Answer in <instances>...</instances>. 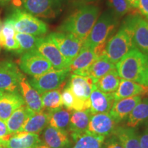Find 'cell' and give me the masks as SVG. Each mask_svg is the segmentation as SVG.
Here are the masks:
<instances>
[{
    "label": "cell",
    "mask_w": 148,
    "mask_h": 148,
    "mask_svg": "<svg viewBox=\"0 0 148 148\" xmlns=\"http://www.w3.org/2000/svg\"><path fill=\"white\" fill-rule=\"evenodd\" d=\"M118 124L109 112L94 114L90 116L87 132L106 137L114 132Z\"/></svg>",
    "instance_id": "obj_13"
},
{
    "label": "cell",
    "mask_w": 148,
    "mask_h": 148,
    "mask_svg": "<svg viewBox=\"0 0 148 148\" xmlns=\"http://www.w3.org/2000/svg\"><path fill=\"white\" fill-rule=\"evenodd\" d=\"M66 86L70 88L76 99L84 106L85 110L90 107V96L95 83L88 76L71 73Z\"/></svg>",
    "instance_id": "obj_11"
},
{
    "label": "cell",
    "mask_w": 148,
    "mask_h": 148,
    "mask_svg": "<svg viewBox=\"0 0 148 148\" xmlns=\"http://www.w3.org/2000/svg\"><path fill=\"white\" fill-rule=\"evenodd\" d=\"M15 62L0 61V90L3 92L20 91V81L23 76Z\"/></svg>",
    "instance_id": "obj_9"
},
{
    "label": "cell",
    "mask_w": 148,
    "mask_h": 148,
    "mask_svg": "<svg viewBox=\"0 0 148 148\" xmlns=\"http://www.w3.org/2000/svg\"><path fill=\"white\" fill-rule=\"evenodd\" d=\"M48 37L58 48L69 64L78 54L84 43L73 35L59 31L51 33Z\"/></svg>",
    "instance_id": "obj_10"
},
{
    "label": "cell",
    "mask_w": 148,
    "mask_h": 148,
    "mask_svg": "<svg viewBox=\"0 0 148 148\" xmlns=\"http://www.w3.org/2000/svg\"><path fill=\"white\" fill-rule=\"evenodd\" d=\"M7 18L13 23L16 32L38 37L43 36L48 32L45 22L22 9H14Z\"/></svg>",
    "instance_id": "obj_5"
},
{
    "label": "cell",
    "mask_w": 148,
    "mask_h": 148,
    "mask_svg": "<svg viewBox=\"0 0 148 148\" xmlns=\"http://www.w3.org/2000/svg\"><path fill=\"white\" fill-rule=\"evenodd\" d=\"M70 74L69 69H53L40 76L30 77L27 80L32 87L41 95L49 90L62 89Z\"/></svg>",
    "instance_id": "obj_6"
},
{
    "label": "cell",
    "mask_w": 148,
    "mask_h": 148,
    "mask_svg": "<svg viewBox=\"0 0 148 148\" xmlns=\"http://www.w3.org/2000/svg\"><path fill=\"white\" fill-rule=\"evenodd\" d=\"M138 9L140 15L148 20V0H139Z\"/></svg>",
    "instance_id": "obj_38"
},
{
    "label": "cell",
    "mask_w": 148,
    "mask_h": 148,
    "mask_svg": "<svg viewBox=\"0 0 148 148\" xmlns=\"http://www.w3.org/2000/svg\"><path fill=\"white\" fill-rule=\"evenodd\" d=\"M132 41L134 48L148 56V20L141 15L135 24Z\"/></svg>",
    "instance_id": "obj_22"
},
{
    "label": "cell",
    "mask_w": 148,
    "mask_h": 148,
    "mask_svg": "<svg viewBox=\"0 0 148 148\" xmlns=\"http://www.w3.org/2000/svg\"><path fill=\"white\" fill-rule=\"evenodd\" d=\"M71 2L75 3L76 5L78 4H84V3H95L97 0H70Z\"/></svg>",
    "instance_id": "obj_40"
},
{
    "label": "cell",
    "mask_w": 148,
    "mask_h": 148,
    "mask_svg": "<svg viewBox=\"0 0 148 148\" xmlns=\"http://www.w3.org/2000/svg\"><path fill=\"white\" fill-rule=\"evenodd\" d=\"M114 69H116L115 64L110 61L106 55L101 56L94 61L86 72V76L90 77L95 84L99 78Z\"/></svg>",
    "instance_id": "obj_27"
},
{
    "label": "cell",
    "mask_w": 148,
    "mask_h": 148,
    "mask_svg": "<svg viewBox=\"0 0 148 148\" xmlns=\"http://www.w3.org/2000/svg\"><path fill=\"white\" fill-rule=\"evenodd\" d=\"M34 114L25 105L19 107L11 114L7 120L6 124L8 131L12 135L20 132L31 116Z\"/></svg>",
    "instance_id": "obj_25"
},
{
    "label": "cell",
    "mask_w": 148,
    "mask_h": 148,
    "mask_svg": "<svg viewBox=\"0 0 148 148\" xmlns=\"http://www.w3.org/2000/svg\"><path fill=\"white\" fill-rule=\"evenodd\" d=\"M136 95H148V86L122 78L120 80L119 87L113 92L114 101Z\"/></svg>",
    "instance_id": "obj_21"
},
{
    "label": "cell",
    "mask_w": 148,
    "mask_h": 148,
    "mask_svg": "<svg viewBox=\"0 0 148 148\" xmlns=\"http://www.w3.org/2000/svg\"><path fill=\"white\" fill-rule=\"evenodd\" d=\"M25 105L20 91L4 92L0 97V119L6 122L16 109Z\"/></svg>",
    "instance_id": "obj_18"
},
{
    "label": "cell",
    "mask_w": 148,
    "mask_h": 148,
    "mask_svg": "<svg viewBox=\"0 0 148 148\" xmlns=\"http://www.w3.org/2000/svg\"><path fill=\"white\" fill-rule=\"evenodd\" d=\"M49 125V114L47 110L34 113L27 120L21 132L38 134Z\"/></svg>",
    "instance_id": "obj_29"
},
{
    "label": "cell",
    "mask_w": 148,
    "mask_h": 148,
    "mask_svg": "<svg viewBox=\"0 0 148 148\" xmlns=\"http://www.w3.org/2000/svg\"><path fill=\"white\" fill-rule=\"evenodd\" d=\"M15 38L20 47L18 54H22L24 52L36 49L39 37L25 34V33L16 32Z\"/></svg>",
    "instance_id": "obj_33"
},
{
    "label": "cell",
    "mask_w": 148,
    "mask_h": 148,
    "mask_svg": "<svg viewBox=\"0 0 148 148\" xmlns=\"http://www.w3.org/2000/svg\"><path fill=\"white\" fill-rule=\"evenodd\" d=\"M113 93L103 92L96 88L95 85L90 96L89 110L91 114L108 113L114 103Z\"/></svg>",
    "instance_id": "obj_16"
},
{
    "label": "cell",
    "mask_w": 148,
    "mask_h": 148,
    "mask_svg": "<svg viewBox=\"0 0 148 148\" xmlns=\"http://www.w3.org/2000/svg\"><path fill=\"white\" fill-rule=\"evenodd\" d=\"M23 8L36 17L53 18L60 14L65 0H21Z\"/></svg>",
    "instance_id": "obj_8"
},
{
    "label": "cell",
    "mask_w": 148,
    "mask_h": 148,
    "mask_svg": "<svg viewBox=\"0 0 148 148\" xmlns=\"http://www.w3.org/2000/svg\"><path fill=\"white\" fill-rule=\"evenodd\" d=\"M1 25H2V23H1V20H0V32H1ZM1 46H0V51H1Z\"/></svg>",
    "instance_id": "obj_45"
},
{
    "label": "cell",
    "mask_w": 148,
    "mask_h": 148,
    "mask_svg": "<svg viewBox=\"0 0 148 148\" xmlns=\"http://www.w3.org/2000/svg\"><path fill=\"white\" fill-rule=\"evenodd\" d=\"M61 99L62 106L65 107L67 110L71 111L85 110L84 106L75 98V95L67 86H66L61 92Z\"/></svg>",
    "instance_id": "obj_34"
},
{
    "label": "cell",
    "mask_w": 148,
    "mask_h": 148,
    "mask_svg": "<svg viewBox=\"0 0 148 148\" xmlns=\"http://www.w3.org/2000/svg\"><path fill=\"white\" fill-rule=\"evenodd\" d=\"M105 138L86 132L76 138L72 148H101Z\"/></svg>",
    "instance_id": "obj_31"
},
{
    "label": "cell",
    "mask_w": 148,
    "mask_h": 148,
    "mask_svg": "<svg viewBox=\"0 0 148 148\" xmlns=\"http://www.w3.org/2000/svg\"><path fill=\"white\" fill-rule=\"evenodd\" d=\"M18 64L20 69L31 77L40 76L54 69L50 62L36 49L22 53Z\"/></svg>",
    "instance_id": "obj_7"
},
{
    "label": "cell",
    "mask_w": 148,
    "mask_h": 148,
    "mask_svg": "<svg viewBox=\"0 0 148 148\" xmlns=\"http://www.w3.org/2000/svg\"><path fill=\"white\" fill-rule=\"evenodd\" d=\"M126 126L136 128L140 125H148V95L134 107L125 119Z\"/></svg>",
    "instance_id": "obj_23"
},
{
    "label": "cell",
    "mask_w": 148,
    "mask_h": 148,
    "mask_svg": "<svg viewBox=\"0 0 148 148\" xmlns=\"http://www.w3.org/2000/svg\"><path fill=\"white\" fill-rule=\"evenodd\" d=\"M108 3L110 10L118 18L136 10L130 6L127 0H108Z\"/></svg>",
    "instance_id": "obj_35"
},
{
    "label": "cell",
    "mask_w": 148,
    "mask_h": 148,
    "mask_svg": "<svg viewBox=\"0 0 148 148\" xmlns=\"http://www.w3.org/2000/svg\"><path fill=\"white\" fill-rule=\"evenodd\" d=\"M36 148H50V147H47V146H46V145H40L39 146H38V147H37Z\"/></svg>",
    "instance_id": "obj_44"
},
{
    "label": "cell",
    "mask_w": 148,
    "mask_h": 148,
    "mask_svg": "<svg viewBox=\"0 0 148 148\" xmlns=\"http://www.w3.org/2000/svg\"><path fill=\"white\" fill-rule=\"evenodd\" d=\"M89 109L84 110H73L68 129V133L73 141L78 136L87 132L88 126L91 116Z\"/></svg>",
    "instance_id": "obj_17"
},
{
    "label": "cell",
    "mask_w": 148,
    "mask_h": 148,
    "mask_svg": "<svg viewBox=\"0 0 148 148\" xmlns=\"http://www.w3.org/2000/svg\"><path fill=\"white\" fill-rule=\"evenodd\" d=\"M114 134L123 148H140V134L136 128L127 126H117Z\"/></svg>",
    "instance_id": "obj_26"
},
{
    "label": "cell",
    "mask_w": 148,
    "mask_h": 148,
    "mask_svg": "<svg viewBox=\"0 0 148 148\" xmlns=\"http://www.w3.org/2000/svg\"><path fill=\"white\" fill-rule=\"evenodd\" d=\"M127 1H128L129 4L130 5V6L132 7L133 9H134V10L138 9L139 0H127Z\"/></svg>",
    "instance_id": "obj_41"
},
{
    "label": "cell",
    "mask_w": 148,
    "mask_h": 148,
    "mask_svg": "<svg viewBox=\"0 0 148 148\" xmlns=\"http://www.w3.org/2000/svg\"><path fill=\"white\" fill-rule=\"evenodd\" d=\"M36 49L50 62L54 69H69V63L48 36L39 37Z\"/></svg>",
    "instance_id": "obj_12"
},
{
    "label": "cell",
    "mask_w": 148,
    "mask_h": 148,
    "mask_svg": "<svg viewBox=\"0 0 148 148\" xmlns=\"http://www.w3.org/2000/svg\"><path fill=\"white\" fill-rule=\"evenodd\" d=\"M136 10L127 14L115 34L106 43L105 55L115 65L134 48L132 41L134 29L140 15Z\"/></svg>",
    "instance_id": "obj_2"
},
{
    "label": "cell",
    "mask_w": 148,
    "mask_h": 148,
    "mask_svg": "<svg viewBox=\"0 0 148 148\" xmlns=\"http://www.w3.org/2000/svg\"><path fill=\"white\" fill-rule=\"evenodd\" d=\"M121 77L114 69L99 78L95 82L96 88L106 93H113L116 90L120 83Z\"/></svg>",
    "instance_id": "obj_30"
},
{
    "label": "cell",
    "mask_w": 148,
    "mask_h": 148,
    "mask_svg": "<svg viewBox=\"0 0 148 148\" xmlns=\"http://www.w3.org/2000/svg\"><path fill=\"white\" fill-rule=\"evenodd\" d=\"M20 91L23 96L25 104L34 113L44 110L40 94L32 87L25 75L20 81Z\"/></svg>",
    "instance_id": "obj_20"
},
{
    "label": "cell",
    "mask_w": 148,
    "mask_h": 148,
    "mask_svg": "<svg viewBox=\"0 0 148 148\" xmlns=\"http://www.w3.org/2000/svg\"><path fill=\"white\" fill-rule=\"evenodd\" d=\"M143 97L144 96L136 95L115 101L109 114L118 123H119L126 119L134 107L142 100Z\"/></svg>",
    "instance_id": "obj_19"
},
{
    "label": "cell",
    "mask_w": 148,
    "mask_h": 148,
    "mask_svg": "<svg viewBox=\"0 0 148 148\" xmlns=\"http://www.w3.org/2000/svg\"><path fill=\"white\" fill-rule=\"evenodd\" d=\"M119 19L110 10L105 11L98 17L83 45L92 49L106 47L107 42L117 30Z\"/></svg>",
    "instance_id": "obj_4"
},
{
    "label": "cell",
    "mask_w": 148,
    "mask_h": 148,
    "mask_svg": "<svg viewBox=\"0 0 148 148\" xmlns=\"http://www.w3.org/2000/svg\"><path fill=\"white\" fill-rule=\"evenodd\" d=\"M73 139L69 134L48 125L42 133V141L50 148H70L73 145Z\"/></svg>",
    "instance_id": "obj_15"
},
{
    "label": "cell",
    "mask_w": 148,
    "mask_h": 148,
    "mask_svg": "<svg viewBox=\"0 0 148 148\" xmlns=\"http://www.w3.org/2000/svg\"><path fill=\"white\" fill-rule=\"evenodd\" d=\"M100 15V8L92 3L78 4L58 27L59 32L73 35L84 42Z\"/></svg>",
    "instance_id": "obj_1"
},
{
    "label": "cell",
    "mask_w": 148,
    "mask_h": 148,
    "mask_svg": "<svg viewBox=\"0 0 148 148\" xmlns=\"http://www.w3.org/2000/svg\"><path fill=\"white\" fill-rule=\"evenodd\" d=\"M0 148H5V144L0 140Z\"/></svg>",
    "instance_id": "obj_43"
},
{
    "label": "cell",
    "mask_w": 148,
    "mask_h": 148,
    "mask_svg": "<svg viewBox=\"0 0 148 148\" xmlns=\"http://www.w3.org/2000/svg\"><path fill=\"white\" fill-rule=\"evenodd\" d=\"M62 89H57L47 91L41 94L42 103L44 109L50 110L62 107L61 92Z\"/></svg>",
    "instance_id": "obj_32"
},
{
    "label": "cell",
    "mask_w": 148,
    "mask_h": 148,
    "mask_svg": "<svg viewBox=\"0 0 148 148\" xmlns=\"http://www.w3.org/2000/svg\"><path fill=\"white\" fill-rule=\"evenodd\" d=\"M101 148H123V145L114 134L105 138Z\"/></svg>",
    "instance_id": "obj_36"
},
{
    "label": "cell",
    "mask_w": 148,
    "mask_h": 148,
    "mask_svg": "<svg viewBox=\"0 0 148 148\" xmlns=\"http://www.w3.org/2000/svg\"><path fill=\"white\" fill-rule=\"evenodd\" d=\"M49 114V125L60 130L68 132L72 111L62 107L47 110Z\"/></svg>",
    "instance_id": "obj_28"
},
{
    "label": "cell",
    "mask_w": 148,
    "mask_h": 148,
    "mask_svg": "<svg viewBox=\"0 0 148 148\" xmlns=\"http://www.w3.org/2000/svg\"><path fill=\"white\" fill-rule=\"evenodd\" d=\"M139 137L140 148H148V125H146Z\"/></svg>",
    "instance_id": "obj_39"
},
{
    "label": "cell",
    "mask_w": 148,
    "mask_h": 148,
    "mask_svg": "<svg viewBox=\"0 0 148 148\" xmlns=\"http://www.w3.org/2000/svg\"><path fill=\"white\" fill-rule=\"evenodd\" d=\"M3 93H4V92H3L2 91H1V90H0V97H1V96L3 95Z\"/></svg>",
    "instance_id": "obj_46"
},
{
    "label": "cell",
    "mask_w": 148,
    "mask_h": 148,
    "mask_svg": "<svg viewBox=\"0 0 148 148\" xmlns=\"http://www.w3.org/2000/svg\"><path fill=\"white\" fill-rule=\"evenodd\" d=\"M11 136H12V134L8 131L5 122L0 119V140L5 144Z\"/></svg>",
    "instance_id": "obj_37"
},
{
    "label": "cell",
    "mask_w": 148,
    "mask_h": 148,
    "mask_svg": "<svg viewBox=\"0 0 148 148\" xmlns=\"http://www.w3.org/2000/svg\"><path fill=\"white\" fill-rule=\"evenodd\" d=\"M10 0H0V5H3L5 3H7L8 1H10Z\"/></svg>",
    "instance_id": "obj_42"
},
{
    "label": "cell",
    "mask_w": 148,
    "mask_h": 148,
    "mask_svg": "<svg viewBox=\"0 0 148 148\" xmlns=\"http://www.w3.org/2000/svg\"><path fill=\"white\" fill-rule=\"evenodd\" d=\"M97 58L93 49L83 45L78 54L69 64L70 73L86 76L88 69Z\"/></svg>",
    "instance_id": "obj_14"
},
{
    "label": "cell",
    "mask_w": 148,
    "mask_h": 148,
    "mask_svg": "<svg viewBox=\"0 0 148 148\" xmlns=\"http://www.w3.org/2000/svg\"><path fill=\"white\" fill-rule=\"evenodd\" d=\"M41 144L38 134L21 132L12 135L5 143V148H36Z\"/></svg>",
    "instance_id": "obj_24"
},
{
    "label": "cell",
    "mask_w": 148,
    "mask_h": 148,
    "mask_svg": "<svg viewBox=\"0 0 148 148\" xmlns=\"http://www.w3.org/2000/svg\"><path fill=\"white\" fill-rule=\"evenodd\" d=\"M115 66L121 78L148 86L147 55L133 48Z\"/></svg>",
    "instance_id": "obj_3"
}]
</instances>
